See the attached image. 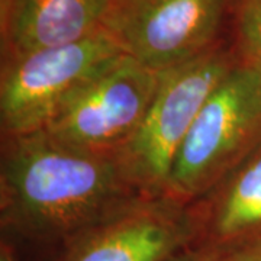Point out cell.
<instances>
[{
	"mask_svg": "<svg viewBox=\"0 0 261 261\" xmlns=\"http://www.w3.org/2000/svg\"><path fill=\"white\" fill-rule=\"evenodd\" d=\"M226 39L237 64L261 75V0H231Z\"/></svg>",
	"mask_w": 261,
	"mask_h": 261,
	"instance_id": "cell-10",
	"label": "cell"
},
{
	"mask_svg": "<svg viewBox=\"0 0 261 261\" xmlns=\"http://www.w3.org/2000/svg\"><path fill=\"white\" fill-rule=\"evenodd\" d=\"M12 3H13V0H0V23H3L8 18Z\"/></svg>",
	"mask_w": 261,
	"mask_h": 261,
	"instance_id": "cell-13",
	"label": "cell"
},
{
	"mask_svg": "<svg viewBox=\"0 0 261 261\" xmlns=\"http://www.w3.org/2000/svg\"><path fill=\"white\" fill-rule=\"evenodd\" d=\"M231 0H115L103 29L125 56L164 73L226 38Z\"/></svg>",
	"mask_w": 261,
	"mask_h": 261,
	"instance_id": "cell-5",
	"label": "cell"
},
{
	"mask_svg": "<svg viewBox=\"0 0 261 261\" xmlns=\"http://www.w3.org/2000/svg\"><path fill=\"white\" fill-rule=\"evenodd\" d=\"M185 248H218L261 240V145L205 195L186 205Z\"/></svg>",
	"mask_w": 261,
	"mask_h": 261,
	"instance_id": "cell-8",
	"label": "cell"
},
{
	"mask_svg": "<svg viewBox=\"0 0 261 261\" xmlns=\"http://www.w3.org/2000/svg\"><path fill=\"white\" fill-rule=\"evenodd\" d=\"M189 241L186 205L140 197L60 244L44 261H170Z\"/></svg>",
	"mask_w": 261,
	"mask_h": 261,
	"instance_id": "cell-7",
	"label": "cell"
},
{
	"mask_svg": "<svg viewBox=\"0 0 261 261\" xmlns=\"http://www.w3.org/2000/svg\"><path fill=\"white\" fill-rule=\"evenodd\" d=\"M160 79L122 54L77 89L44 130L67 147L116 155L140 129Z\"/></svg>",
	"mask_w": 261,
	"mask_h": 261,
	"instance_id": "cell-6",
	"label": "cell"
},
{
	"mask_svg": "<svg viewBox=\"0 0 261 261\" xmlns=\"http://www.w3.org/2000/svg\"><path fill=\"white\" fill-rule=\"evenodd\" d=\"M122 54L103 28L71 44L2 54V137L45 129L77 89Z\"/></svg>",
	"mask_w": 261,
	"mask_h": 261,
	"instance_id": "cell-4",
	"label": "cell"
},
{
	"mask_svg": "<svg viewBox=\"0 0 261 261\" xmlns=\"http://www.w3.org/2000/svg\"><path fill=\"white\" fill-rule=\"evenodd\" d=\"M115 0H13L0 23L2 54L82 41L103 28Z\"/></svg>",
	"mask_w": 261,
	"mask_h": 261,
	"instance_id": "cell-9",
	"label": "cell"
},
{
	"mask_svg": "<svg viewBox=\"0 0 261 261\" xmlns=\"http://www.w3.org/2000/svg\"><path fill=\"white\" fill-rule=\"evenodd\" d=\"M261 145V75L235 65L215 87L178 149L166 195L189 205Z\"/></svg>",
	"mask_w": 261,
	"mask_h": 261,
	"instance_id": "cell-2",
	"label": "cell"
},
{
	"mask_svg": "<svg viewBox=\"0 0 261 261\" xmlns=\"http://www.w3.org/2000/svg\"><path fill=\"white\" fill-rule=\"evenodd\" d=\"M140 197L116 155L67 147L44 129L2 137L0 225L10 240L57 248Z\"/></svg>",
	"mask_w": 261,
	"mask_h": 261,
	"instance_id": "cell-1",
	"label": "cell"
},
{
	"mask_svg": "<svg viewBox=\"0 0 261 261\" xmlns=\"http://www.w3.org/2000/svg\"><path fill=\"white\" fill-rule=\"evenodd\" d=\"M237 65L225 38L216 47L161 73L140 129L116 154L134 189L145 197L166 195L178 149L215 87Z\"/></svg>",
	"mask_w": 261,
	"mask_h": 261,
	"instance_id": "cell-3",
	"label": "cell"
},
{
	"mask_svg": "<svg viewBox=\"0 0 261 261\" xmlns=\"http://www.w3.org/2000/svg\"><path fill=\"white\" fill-rule=\"evenodd\" d=\"M170 261H261V240L232 247L183 248Z\"/></svg>",
	"mask_w": 261,
	"mask_h": 261,
	"instance_id": "cell-11",
	"label": "cell"
},
{
	"mask_svg": "<svg viewBox=\"0 0 261 261\" xmlns=\"http://www.w3.org/2000/svg\"><path fill=\"white\" fill-rule=\"evenodd\" d=\"M0 261H22L16 245L5 235L0 240Z\"/></svg>",
	"mask_w": 261,
	"mask_h": 261,
	"instance_id": "cell-12",
	"label": "cell"
}]
</instances>
